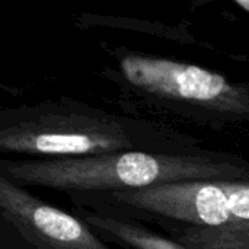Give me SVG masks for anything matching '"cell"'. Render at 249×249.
Returning a JSON list of instances; mask_svg holds the SVG:
<instances>
[{
	"mask_svg": "<svg viewBox=\"0 0 249 249\" xmlns=\"http://www.w3.org/2000/svg\"><path fill=\"white\" fill-rule=\"evenodd\" d=\"M200 140L143 118L112 114L70 99L0 112V150L35 159L88 158L121 152H193Z\"/></svg>",
	"mask_w": 249,
	"mask_h": 249,
	"instance_id": "6da1fadb",
	"label": "cell"
},
{
	"mask_svg": "<svg viewBox=\"0 0 249 249\" xmlns=\"http://www.w3.org/2000/svg\"><path fill=\"white\" fill-rule=\"evenodd\" d=\"M0 175L25 187L74 193H115L160 184L249 178V162L232 153L121 152L88 158L1 160Z\"/></svg>",
	"mask_w": 249,
	"mask_h": 249,
	"instance_id": "7a4b0ae2",
	"label": "cell"
},
{
	"mask_svg": "<svg viewBox=\"0 0 249 249\" xmlns=\"http://www.w3.org/2000/svg\"><path fill=\"white\" fill-rule=\"evenodd\" d=\"M139 213L188 225L178 242L191 249H249V178L160 184L104 193Z\"/></svg>",
	"mask_w": 249,
	"mask_h": 249,
	"instance_id": "3957f363",
	"label": "cell"
},
{
	"mask_svg": "<svg viewBox=\"0 0 249 249\" xmlns=\"http://www.w3.org/2000/svg\"><path fill=\"white\" fill-rule=\"evenodd\" d=\"M118 67L137 95L169 112L210 124L249 123V83L143 53H125Z\"/></svg>",
	"mask_w": 249,
	"mask_h": 249,
	"instance_id": "277c9868",
	"label": "cell"
},
{
	"mask_svg": "<svg viewBox=\"0 0 249 249\" xmlns=\"http://www.w3.org/2000/svg\"><path fill=\"white\" fill-rule=\"evenodd\" d=\"M0 214L36 249H111L90 226L0 175Z\"/></svg>",
	"mask_w": 249,
	"mask_h": 249,
	"instance_id": "5b68a950",
	"label": "cell"
},
{
	"mask_svg": "<svg viewBox=\"0 0 249 249\" xmlns=\"http://www.w3.org/2000/svg\"><path fill=\"white\" fill-rule=\"evenodd\" d=\"M85 223L104 236L120 242L130 249H191L178 241H171L153 231L133 222L101 214H85Z\"/></svg>",
	"mask_w": 249,
	"mask_h": 249,
	"instance_id": "8992f818",
	"label": "cell"
},
{
	"mask_svg": "<svg viewBox=\"0 0 249 249\" xmlns=\"http://www.w3.org/2000/svg\"><path fill=\"white\" fill-rule=\"evenodd\" d=\"M236 4H238V6H241L242 9H245V10L249 13V0H245V1L239 0V1H236Z\"/></svg>",
	"mask_w": 249,
	"mask_h": 249,
	"instance_id": "52a82bcc",
	"label": "cell"
}]
</instances>
